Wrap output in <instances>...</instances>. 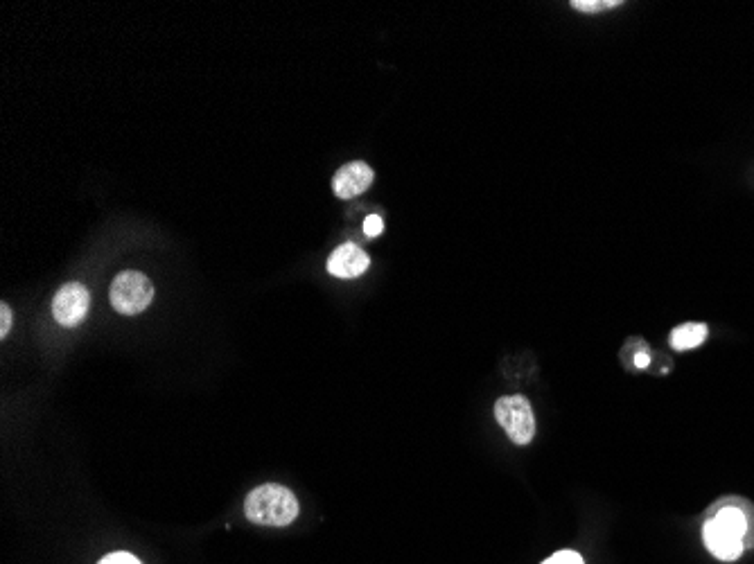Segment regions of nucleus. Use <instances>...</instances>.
Instances as JSON below:
<instances>
[{"mask_svg": "<svg viewBox=\"0 0 754 564\" xmlns=\"http://www.w3.org/2000/svg\"><path fill=\"white\" fill-rule=\"evenodd\" d=\"M298 499L278 483H265L244 499V515L258 526H289L298 517Z\"/></svg>", "mask_w": 754, "mask_h": 564, "instance_id": "f257e3e1", "label": "nucleus"}, {"mask_svg": "<svg viewBox=\"0 0 754 564\" xmlns=\"http://www.w3.org/2000/svg\"><path fill=\"white\" fill-rule=\"evenodd\" d=\"M705 517L716 519L727 531L741 537L745 551L754 549V504L739 495H725L705 510Z\"/></svg>", "mask_w": 754, "mask_h": 564, "instance_id": "f03ea898", "label": "nucleus"}, {"mask_svg": "<svg viewBox=\"0 0 754 564\" xmlns=\"http://www.w3.org/2000/svg\"><path fill=\"white\" fill-rule=\"evenodd\" d=\"M495 418L515 445H529L536 438V413L524 395L499 398L495 402Z\"/></svg>", "mask_w": 754, "mask_h": 564, "instance_id": "7ed1b4c3", "label": "nucleus"}, {"mask_svg": "<svg viewBox=\"0 0 754 564\" xmlns=\"http://www.w3.org/2000/svg\"><path fill=\"white\" fill-rule=\"evenodd\" d=\"M111 305L118 314L136 316L145 312L149 303L154 301V287L145 273L140 271H122L111 285Z\"/></svg>", "mask_w": 754, "mask_h": 564, "instance_id": "20e7f679", "label": "nucleus"}, {"mask_svg": "<svg viewBox=\"0 0 754 564\" xmlns=\"http://www.w3.org/2000/svg\"><path fill=\"white\" fill-rule=\"evenodd\" d=\"M89 305V289H86L82 282H66V285L59 287L55 301H52V316H55V321L59 325H64V328H75V325H80L86 319Z\"/></svg>", "mask_w": 754, "mask_h": 564, "instance_id": "39448f33", "label": "nucleus"}, {"mask_svg": "<svg viewBox=\"0 0 754 564\" xmlns=\"http://www.w3.org/2000/svg\"><path fill=\"white\" fill-rule=\"evenodd\" d=\"M703 542L707 546V551L712 553L716 560L723 562L739 560L745 553V544L741 537H736L734 533L718 524L716 519L709 517H703Z\"/></svg>", "mask_w": 754, "mask_h": 564, "instance_id": "423d86ee", "label": "nucleus"}, {"mask_svg": "<svg viewBox=\"0 0 754 564\" xmlns=\"http://www.w3.org/2000/svg\"><path fill=\"white\" fill-rule=\"evenodd\" d=\"M368 267H371V258H368V253L362 246H357L353 242L337 246L328 258V273L341 280L359 278L362 273L368 271Z\"/></svg>", "mask_w": 754, "mask_h": 564, "instance_id": "0eeeda50", "label": "nucleus"}, {"mask_svg": "<svg viewBox=\"0 0 754 564\" xmlns=\"http://www.w3.org/2000/svg\"><path fill=\"white\" fill-rule=\"evenodd\" d=\"M375 181V172L371 165L364 161H353L344 167H339L335 179H332V190L339 199H355L371 188Z\"/></svg>", "mask_w": 754, "mask_h": 564, "instance_id": "6e6552de", "label": "nucleus"}, {"mask_svg": "<svg viewBox=\"0 0 754 564\" xmlns=\"http://www.w3.org/2000/svg\"><path fill=\"white\" fill-rule=\"evenodd\" d=\"M709 334V328L705 323H682L671 332V346L673 350H694L703 346Z\"/></svg>", "mask_w": 754, "mask_h": 564, "instance_id": "1a4fd4ad", "label": "nucleus"}, {"mask_svg": "<svg viewBox=\"0 0 754 564\" xmlns=\"http://www.w3.org/2000/svg\"><path fill=\"white\" fill-rule=\"evenodd\" d=\"M624 3L621 0H574L572 7L576 12L583 14H599V12H610L615 7H621Z\"/></svg>", "mask_w": 754, "mask_h": 564, "instance_id": "9d476101", "label": "nucleus"}, {"mask_svg": "<svg viewBox=\"0 0 754 564\" xmlns=\"http://www.w3.org/2000/svg\"><path fill=\"white\" fill-rule=\"evenodd\" d=\"M626 366H630V370H635V373H639V370L651 368V352H648V346L644 341L639 343V350L633 352V357H630Z\"/></svg>", "mask_w": 754, "mask_h": 564, "instance_id": "9b49d317", "label": "nucleus"}, {"mask_svg": "<svg viewBox=\"0 0 754 564\" xmlns=\"http://www.w3.org/2000/svg\"><path fill=\"white\" fill-rule=\"evenodd\" d=\"M542 564H585L576 551H558Z\"/></svg>", "mask_w": 754, "mask_h": 564, "instance_id": "f8f14e48", "label": "nucleus"}, {"mask_svg": "<svg viewBox=\"0 0 754 564\" xmlns=\"http://www.w3.org/2000/svg\"><path fill=\"white\" fill-rule=\"evenodd\" d=\"M98 564H140V560L127 551H116V553H109L107 558H102Z\"/></svg>", "mask_w": 754, "mask_h": 564, "instance_id": "ddd939ff", "label": "nucleus"}, {"mask_svg": "<svg viewBox=\"0 0 754 564\" xmlns=\"http://www.w3.org/2000/svg\"><path fill=\"white\" fill-rule=\"evenodd\" d=\"M10 328H12V310L10 305L3 303L0 305V337H7L10 334Z\"/></svg>", "mask_w": 754, "mask_h": 564, "instance_id": "4468645a", "label": "nucleus"}, {"mask_svg": "<svg viewBox=\"0 0 754 564\" xmlns=\"http://www.w3.org/2000/svg\"><path fill=\"white\" fill-rule=\"evenodd\" d=\"M382 231H384L382 217H377V215L366 217V222H364V235L366 237H377Z\"/></svg>", "mask_w": 754, "mask_h": 564, "instance_id": "2eb2a0df", "label": "nucleus"}]
</instances>
